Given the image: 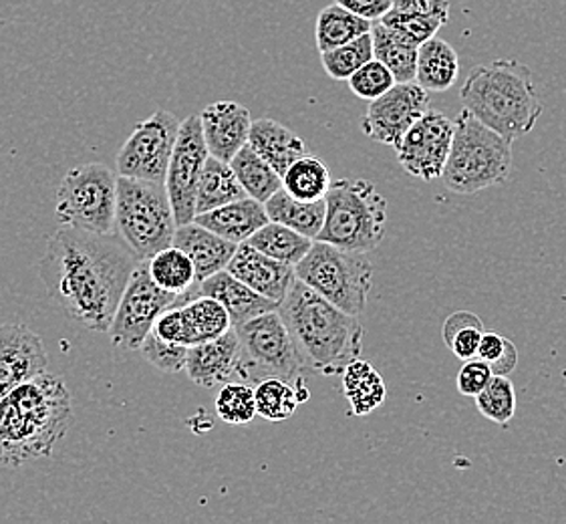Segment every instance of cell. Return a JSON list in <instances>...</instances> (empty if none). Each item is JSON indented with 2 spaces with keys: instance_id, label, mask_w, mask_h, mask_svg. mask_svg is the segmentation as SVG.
<instances>
[{
  "instance_id": "e575fe53",
  "label": "cell",
  "mask_w": 566,
  "mask_h": 524,
  "mask_svg": "<svg viewBox=\"0 0 566 524\" xmlns=\"http://www.w3.org/2000/svg\"><path fill=\"white\" fill-rule=\"evenodd\" d=\"M256 401V416L269 422H284L295 416L298 406L303 404L295 386L284 381L281 377H264L254 388Z\"/></svg>"
},
{
  "instance_id": "d4e9b609",
  "label": "cell",
  "mask_w": 566,
  "mask_h": 524,
  "mask_svg": "<svg viewBox=\"0 0 566 524\" xmlns=\"http://www.w3.org/2000/svg\"><path fill=\"white\" fill-rule=\"evenodd\" d=\"M460 77V57L448 41L431 36L418 46L416 83L426 92L443 93L452 90Z\"/></svg>"
},
{
  "instance_id": "ba28073f",
  "label": "cell",
  "mask_w": 566,
  "mask_h": 524,
  "mask_svg": "<svg viewBox=\"0 0 566 524\" xmlns=\"http://www.w3.org/2000/svg\"><path fill=\"white\" fill-rule=\"evenodd\" d=\"M295 276L355 317L367 307V296L374 286V266L367 254L345 251L321 240H313L308 252L296 262Z\"/></svg>"
},
{
  "instance_id": "d590c367",
  "label": "cell",
  "mask_w": 566,
  "mask_h": 524,
  "mask_svg": "<svg viewBox=\"0 0 566 524\" xmlns=\"http://www.w3.org/2000/svg\"><path fill=\"white\" fill-rule=\"evenodd\" d=\"M484 333V323L472 311H455L443 323V342L460 361L474 359L478 343Z\"/></svg>"
},
{
  "instance_id": "836d02e7",
  "label": "cell",
  "mask_w": 566,
  "mask_h": 524,
  "mask_svg": "<svg viewBox=\"0 0 566 524\" xmlns=\"http://www.w3.org/2000/svg\"><path fill=\"white\" fill-rule=\"evenodd\" d=\"M148 271L151 281L176 295H184L192 289L196 283V273H193V264L186 252L180 251L178 247H168L158 254H154L148 259Z\"/></svg>"
},
{
  "instance_id": "30bf717a",
  "label": "cell",
  "mask_w": 566,
  "mask_h": 524,
  "mask_svg": "<svg viewBox=\"0 0 566 524\" xmlns=\"http://www.w3.org/2000/svg\"><path fill=\"white\" fill-rule=\"evenodd\" d=\"M232 329L237 331L240 342L239 377H254L259 381L264 377H281L291 384L301 377L305 367L279 308Z\"/></svg>"
},
{
  "instance_id": "d6a6232c",
  "label": "cell",
  "mask_w": 566,
  "mask_h": 524,
  "mask_svg": "<svg viewBox=\"0 0 566 524\" xmlns=\"http://www.w3.org/2000/svg\"><path fill=\"white\" fill-rule=\"evenodd\" d=\"M331 184L333 180H331L327 164L311 154L293 161L289 170L283 174L284 190L303 202L323 200L327 196Z\"/></svg>"
},
{
  "instance_id": "9c48e42d",
  "label": "cell",
  "mask_w": 566,
  "mask_h": 524,
  "mask_svg": "<svg viewBox=\"0 0 566 524\" xmlns=\"http://www.w3.org/2000/svg\"><path fill=\"white\" fill-rule=\"evenodd\" d=\"M117 178L105 164H81L63 176L55 217L61 227L109 234L115 230Z\"/></svg>"
},
{
  "instance_id": "4dcf8cb0",
  "label": "cell",
  "mask_w": 566,
  "mask_h": 524,
  "mask_svg": "<svg viewBox=\"0 0 566 524\" xmlns=\"http://www.w3.org/2000/svg\"><path fill=\"white\" fill-rule=\"evenodd\" d=\"M230 168L237 174L240 186L250 198L266 202L276 190L283 188V176L272 170L261 156L250 148L249 144L237 151V156L228 161Z\"/></svg>"
},
{
  "instance_id": "8fae6325",
  "label": "cell",
  "mask_w": 566,
  "mask_h": 524,
  "mask_svg": "<svg viewBox=\"0 0 566 524\" xmlns=\"http://www.w3.org/2000/svg\"><path fill=\"white\" fill-rule=\"evenodd\" d=\"M181 301L184 295L159 289L149 276L148 262H139L129 276L107 329L112 343L124 352H137L159 315Z\"/></svg>"
},
{
  "instance_id": "f6af8a7d",
  "label": "cell",
  "mask_w": 566,
  "mask_h": 524,
  "mask_svg": "<svg viewBox=\"0 0 566 524\" xmlns=\"http://www.w3.org/2000/svg\"><path fill=\"white\" fill-rule=\"evenodd\" d=\"M335 2L371 23L381 21V17L394 7L391 0H335Z\"/></svg>"
},
{
  "instance_id": "4fadbf2b",
  "label": "cell",
  "mask_w": 566,
  "mask_h": 524,
  "mask_svg": "<svg viewBox=\"0 0 566 524\" xmlns=\"http://www.w3.org/2000/svg\"><path fill=\"white\" fill-rule=\"evenodd\" d=\"M200 115H190L180 122L176 146L171 151L170 166L166 174V192L170 198L176 224L192 222L196 217V188L208 160Z\"/></svg>"
},
{
  "instance_id": "74e56055",
  "label": "cell",
  "mask_w": 566,
  "mask_h": 524,
  "mask_svg": "<svg viewBox=\"0 0 566 524\" xmlns=\"http://www.w3.org/2000/svg\"><path fill=\"white\" fill-rule=\"evenodd\" d=\"M476 406L490 422L506 428L516 413V391L509 377L492 376L486 388L478 394Z\"/></svg>"
},
{
  "instance_id": "ab89813d",
  "label": "cell",
  "mask_w": 566,
  "mask_h": 524,
  "mask_svg": "<svg viewBox=\"0 0 566 524\" xmlns=\"http://www.w3.org/2000/svg\"><path fill=\"white\" fill-rule=\"evenodd\" d=\"M347 81H349V90L365 102H374L379 95L389 92L397 83L394 73L375 57L369 59L363 67L357 69Z\"/></svg>"
},
{
  "instance_id": "83f0119b",
  "label": "cell",
  "mask_w": 566,
  "mask_h": 524,
  "mask_svg": "<svg viewBox=\"0 0 566 524\" xmlns=\"http://www.w3.org/2000/svg\"><path fill=\"white\" fill-rule=\"evenodd\" d=\"M371 41H374V57L381 61L394 73L397 83L416 81L419 45L379 21L371 24Z\"/></svg>"
},
{
  "instance_id": "6da1fadb",
  "label": "cell",
  "mask_w": 566,
  "mask_h": 524,
  "mask_svg": "<svg viewBox=\"0 0 566 524\" xmlns=\"http://www.w3.org/2000/svg\"><path fill=\"white\" fill-rule=\"evenodd\" d=\"M139 262L119 234L61 227L46 242L39 274L67 319L83 329L107 333Z\"/></svg>"
},
{
  "instance_id": "bcb514c9",
  "label": "cell",
  "mask_w": 566,
  "mask_h": 524,
  "mask_svg": "<svg viewBox=\"0 0 566 524\" xmlns=\"http://www.w3.org/2000/svg\"><path fill=\"white\" fill-rule=\"evenodd\" d=\"M504 343H506V337H502L494 331H484L482 337H480V343H478V359L486 361L488 365L496 361L500 354H502V349H504Z\"/></svg>"
},
{
  "instance_id": "f35d334b",
  "label": "cell",
  "mask_w": 566,
  "mask_h": 524,
  "mask_svg": "<svg viewBox=\"0 0 566 524\" xmlns=\"http://www.w3.org/2000/svg\"><path fill=\"white\" fill-rule=\"evenodd\" d=\"M216 413L230 426H244L256 418L254 388L242 381H227L218 391L214 401Z\"/></svg>"
},
{
  "instance_id": "1f68e13d",
  "label": "cell",
  "mask_w": 566,
  "mask_h": 524,
  "mask_svg": "<svg viewBox=\"0 0 566 524\" xmlns=\"http://www.w3.org/2000/svg\"><path fill=\"white\" fill-rule=\"evenodd\" d=\"M247 244L261 251L262 254L271 256L274 261L295 266L296 262L301 261L311 249L313 239H308L305 234L289 229L284 224L269 220L264 227H261L247 240Z\"/></svg>"
},
{
  "instance_id": "9a60e30c",
  "label": "cell",
  "mask_w": 566,
  "mask_h": 524,
  "mask_svg": "<svg viewBox=\"0 0 566 524\" xmlns=\"http://www.w3.org/2000/svg\"><path fill=\"white\" fill-rule=\"evenodd\" d=\"M430 109V92L416 81L396 83L389 92L369 102L363 115L365 136L384 146H396L411 124Z\"/></svg>"
},
{
  "instance_id": "b9f144b4",
  "label": "cell",
  "mask_w": 566,
  "mask_h": 524,
  "mask_svg": "<svg viewBox=\"0 0 566 524\" xmlns=\"http://www.w3.org/2000/svg\"><path fill=\"white\" fill-rule=\"evenodd\" d=\"M137 352H142L149 364L154 365L159 371H164V374H178L186 367L188 347L164 342V339H159L154 331H149Z\"/></svg>"
},
{
  "instance_id": "5b68a950",
  "label": "cell",
  "mask_w": 566,
  "mask_h": 524,
  "mask_svg": "<svg viewBox=\"0 0 566 524\" xmlns=\"http://www.w3.org/2000/svg\"><path fill=\"white\" fill-rule=\"evenodd\" d=\"M512 142L462 109L453 119L452 146L442 180L455 195H476L509 180Z\"/></svg>"
},
{
  "instance_id": "7402d4cb",
  "label": "cell",
  "mask_w": 566,
  "mask_h": 524,
  "mask_svg": "<svg viewBox=\"0 0 566 524\" xmlns=\"http://www.w3.org/2000/svg\"><path fill=\"white\" fill-rule=\"evenodd\" d=\"M171 244L186 252L188 259L192 261L193 273H196L193 285L202 283L205 279L212 276L218 271H224L239 247L237 242L222 239L220 234H216L206 227H200L193 220L176 227Z\"/></svg>"
},
{
  "instance_id": "44dd1931",
  "label": "cell",
  "mask_w": 566,
  "mask_h": 524,
  "mask_svg": "<svg viewBox=\"0 0 566 524\" xmlns=\"http://www.w3.org/2000/svg\"><path fill=\"white\" fill-rule=\"evenodd\" d=\"M198 295L212 296L227 308L232 327H239L252 317H259L262 313L279 308V303L259 295L256 291H252L249 285H244L228 271H218L205 279L202 283L193 285L188 293H184V301Z\"/></svg>"
},
{
  "instance_id": "7dc6e473",
  "label": "cell",
  "mask_w": 566,
  "mask_h": 524,
  "mask_svg": "<svg viewBox=\"0 0 566 524\" xmlns=\"http://www.w3.org/2000/svg\"><path fill=\"white\" fill-rule=\"evenodd\" d=\"M516 365H518V349H516V345H514V343L506 339V343H504V349H502V354H500L499 359L490 364L492 376L509 377L510 374L516 369Z\"/></svg>"
},
{
  "instance_id": "277c9868",
  "label": "cell",
  "mask_w": 566,
  "mask_h": 524,
  "mask_svg": "<svg viewBox=\"0 0 566 524\" xmlns=\"http://www.w3.org/2000/svg\"><path fill=\"white\" fill-rule=\"evenodd\" d=\"M460 99L464 109L512 144L533 132L544 109L533 71L516 59H496L472 69Z\"/></svg>"
},
{
  "instance_id": "3957f363",
  "label": "cell",
  "mask_w": 566,
  "mask_h": 524,
  "mask_svg": "<svg viewBox=\"0 0 566 524\" xmlns=\"http://www.w3.org/2000/svg\"><path fill=\"white\" fill-rule=\"evenodd\" d=\"M279 313L295 342L303 367L321 376H340L347 365L363 354V327L325 296L295 276Z\"/></svg>"
},
{
  "instance_id": "52a82bcc",
  "label": "cell",
  "mask_w": 566,
  "mask_h": 524,
  "mask_svg": "<svg viewBox=\"0 0 566 524\" xmlns=\"http://www.w3.org/2000/svg\"><path fill=\"white\" fill-rule=\"evenodd\" d=\"M176 227L164 184L125 176L117 178L115 229L139 261H148L171 247Z\"/></svg>"
},
{
  "instance_id": "f546056e",
  "label": "cell",
  "mask_w": 566,
  "mask_h": 524,
  "mask_svg": "<svg viewBox=\"0 0 566 524\" xmlns=\"http://www.w3.org/2000/svg\"><path fill=\"white\" fill-rule=\"evenodd\" d=\"M371 24H374L371 21H365L361 17L353 14L337 2L328 4L318 12L317 24H315L318 53L345 45L361 34L371 33Z\"/></svg>"
},
{
  "instance_id": "8992f818",
  "label": "cell",
  "mask_w": 566,
  "mask_h": 524,
  "mask_svg": "<svg viewBox=\"0 0 566 524\" xmlns=\"http://www.w3.org/2000/svg\"><path fill=\"white\" fill-rule=\"evenodd\" d=\"M387 224V200L367 180H339L325 196V222L315 240L345 251H375Z\"/></svg>"
},
{
  "instance_id": "7a4b0ae2",
  "label": "cell",
  "mask_w": 566,
  "mask_h": 524,
  "mask_svg": "<svg viewBox=\"0 0 566 524\" xmlns=\"http://www.w3.org/2000/svg\"><path fill=\"white\" fill-rule=\"evenodd\" d=\"M73 422V399L63 377L39 374L0 399V468L53 457Z\"/></svg>"
},
{
  "instance_id": "f1b7e54d",
  "label": "cell",
  "mask_w": 566,
  "mask_h": 524,
  "mask_svg": "<svg viewBox=\"0 0 566 524\" xmlns=\"http://www.w3.org/2000/svg\"><path fill=\"white\" fill-rule=\"evenodd\" d=\"M247 198L239 178L228 161L208 156L200 182L196 188V214L214 210L218 206Z\"/></svg>"
},
{
  "instance_id": "ac0fdd59",
  "label": "cell",
  "mask_w": 566,
  "mask_h": 524,
  "mask_svg": "<svg viewBox=\"0 0 566 524\" xmlns=\"http://www.w3.org/2000/svg\"><path fill=\"white\" fill-rule=\"evenodd\" d=\"M206 148L212 158L230 161L242 146L249 144L252 117L250 112L237 102L210 103L200 114Z\"/></svg>"
},
{
  "instance_id": "d6986e66",
  "label": "cell",
  "mask_w": 566,
  "mask_h": 524,
  "mask_svg": "<svg viewBox=\"0 0 566 524\" xmlns=\"http://www.w3.org/2000/svg\"><path fill=\"white\" fill-rule=\"evenodd\" d=\"M184 369L200 388H216L234 379L240 371V342L237 331L228 329L216 339L188 347Z\"/></svg>"
},
{
  "instance_id": "603a6c76",
  "label": "cell",
  "mask_w": 566,
  "mask_h": 524,
  "mask_svg": "<svg viewBox=\"0 0 566 524\" xmlns=\"http://www.w3.org/2000/svg\"><path fill=\"white\" fill-rule=\"evenodd\" d=\"M193 222L220 234L222 239L240 244V242H247L256 230L264 227L269 222V217L262 202L247 196L234 202L218 206L214 210L196 214Z\"/></svg>"
},
{
  "instance_id": "60d3db41",
  "label": "cell",
  "mask_w": 566,
  "mask_h": 524,
  "mask_svg": "<svg viewBox=\"0 0 566 524\" xmlns=\"http://www.w3.org/2000/svg\"><path fill=\"white\" fill-rule=\"evenodd\" d=\"M379 23L386 24V27L394 29L399 34H403L406 39L413 41L416 45H421L423 41L436 36L443 27V23H440L438 19L416 14V12L399 11V9H394V7L381 17Z\"/></svg>"
},
{
  "instance_id": "4316f807",
  "label": "cell",
  "mask_w": 566,
  "mask_h": 524,
  "mask_svg": "<svg viewBox=\"0 0 566 524\" xmlns=\"http://www.w3.org/2000/svg\"><path fill=\"white\" fill-rule=\"evenodd\" d=\"M264 210L272 222L284 224L313 240L317 239L325 222V198L315 202H303L289 195L284 188L276 190L264 202Z\"/></svg>"
},
{
  "instance_id": "2e32d148",
  "label": "cell",
  "mask_w": 566,
  "mask_h": 524,
  "mask_svg": "<svg viewBox=\"0 0 566 524\" xmlns=\"http://www.w3.org/2000/svg\"><path fill=\"white\" fill-rule=\"evenodd\" d=\"M232 329L227 308L212 296L198 295L168 307L151 331L164 342L193 347L210 342Z\"/></svg>"
},
{
  "instance_id": "cb8c5ba5",
  "label": "cell",
  "mask_w": 566,
  "mask_h": 524,
  "mask_svg": "<svg viewBox=\"0 0 566 524\" xmlns=\"http://www.w3.org/2000/svg\"><path fill=\"white\" fill-rule=\"evenodd\" d=\"M249 146L281 176L289 170L293 161L308 154L303 137L296 136L295 132H291L289 127H284L274 119L252 122Z\"/></svg>"
},
{
  "instance_id": "ffe728a7",
  "label": "cell",
  "mask_w": 566,
  "mask_h": 524,
  "mask_svg": "<svg viewBox=\"0 0 566 524\" xmlns=\"http://www.w3.org/2000/svg\"><path fill=\"white\" fill-rule=\"evenodd\" d=\"M224 271L279 305L295 281V266L274 261L247 242H240Z\"/></svg>"
},
{
  "instance_id": "ee69618b",
  "label": "cell",
  "mask_w": 566,
  "mask_h": 524,
  "mask_svg": "<svg viewBox=\"0 0 566 524\" xmlns=\"http://www.w3.org/2000/svg\"><path fill=\"white\" fill-rule=\"evenodd\" d=\"M391 2H394V9H399V11L431 17L443 24L450 21V7H452L450 0H391Z\"/></svg>"
},
{
  "instance_id": "e0dca14e",
  "label": "cell",
  "mask_w": 566,
  "mask_h": 524,
  "mask_svg": "<svg viewBox=\"0 0 566 524\" xmlns=\"http://www.w3.org/2000/svg\"><path fill=\"white\" fill-rule=\"evenodd\" d=\"M45 345L27 325L0 327V394L7 396L12 388L31 377L46 371Z\"/></svg>"
},
{
  "instance_id": "484cf974",
  "label": "cell",
  "mask_w": 566,
  "mask_h": 524,
  "mask_svg": "<svg viewBox=\"0 0 566 524\" xmlns=\"http://www.w3.org/2000/svg\"><path fill=\"white\" fill-rule=\"evenodd\" d=\"M343 396L352 406L353 416H369L381 408L387 399L384 377L361 357L343 369Z\"/></svg>"
},
{
  "instance_id": "7bdbcfd3",
  "label": "cell",
  "mask_w": 566,
  "mask_h": 524,
  "mask_svg": "<svg viewBox=\"0 0 566 524\" xmlns=\"http://www.w3.org/2000/svg\"><path fill=\"white\" fill-rule=\"evenodd\" d=\"M492 379V369L482 359H468L458 374V389L462 396L476 398L482 389L486 388L488 381Z\"/></svg>"
},
{
  "instance_id": "8d00e7d4",
  "label": "cell",
  "mask_w": 566,
  "mask_h": 524,
  "mask_svg": "<svg viewBox=\"0 0 566 524\" xmlns=\"http://www.w3.org/2000/svg\"><path fill=\"white\" fill-rule=\"evenodd\" d=\"M369 59H374V41L371 33L361 34L355 41L335 46L321 53V63L328 77L335 81H347L357 69L363 67Z\"/></svg>"
},
{
  "instance_id": "7c38bea8",
  "label": "cell",
  "mask_w": 566,
  "mask_h": 524,
  "mask_svg": "<svg viewBox=\"0 0 566 524\" xmlns=\"http://www.w3.org/2000/svg\"><path fill=\"white\" fill-rule=\"evenodd\" d=\"M178 127V117L166 109H158L148 119L139 122L117 154L119 176L166 182Z\"/></svg>"
},
{
  "instance_id": "5bb4252c",
  "label": "cell",
  "mask_w": 566,
  "mask_h": 524,
  "mask_svg": "<svg viewBox=\"0 0 566 524\" xmlns=\"http://www.w3.org/2000/svg\"><path fill=\"white\" fill-rule=\"evenodd\" d=\"M452 136L453 119L438 109H428L394 146L399 166L423 182L442 178Z\"/></svg>"
}]
</instances>
